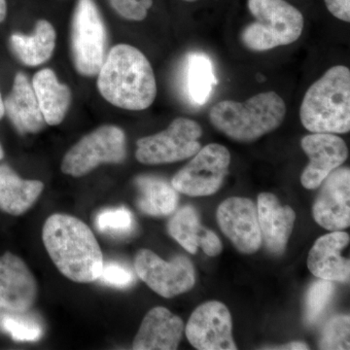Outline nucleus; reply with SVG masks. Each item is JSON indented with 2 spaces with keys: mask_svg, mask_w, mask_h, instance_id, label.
<instances>
[{
  "mask_svg": "<svg viewBox=\"0 0 350 350\" xmlns=\"http://www.w3.org/2000/svg\"><path fill=\"white\" fill-rule=\"evenodd\" d=\"M42 239L55 266L68 280L90 283L98 280L103 256L94 232L80 219L53 214L43 226Z\"/></svg>",
  "mask_w": 350,
  "mask_h": 350,
  "instance_id": "obj_1",
  "label": "nucleus"
},
{
  "mask_svg": "<svg viewBox=\"0 0 350 350\" xmlns=\"http://www.w3.org/2000/svg\"><path fill=\"white\" fill-rule=\"evenodd\" d=\"M98 88L108 103L133 111L151 107L157 96L150 63L137 48L126 44L108 52L98 72Z\"/></svg>",
  "mask_w": 350,
  "mask_h": 350,
  "instance_id": "obj_2",
  "label": "nucleus"
},
{
  "mask_svg": "<svg viewBox=\"0 0 350 350\" xmlns=\"http://www.w3.org/2000/svg\"><path fill=\"white\" fill-rule=\"evenodd\" d=\"M301 124L313 133L350 130V70L333 66L308 88L300 108Z\"/></svg>",
  "mask_w": 350,
  "mask_h": 350,
  "instance_id": "obj_3",
  "label": "nucleus"
},
{
  "mask_svg": "<svg viewBox=\"0 0 350 350\" xmlns=\"http://www.w3.org/2000/svg\"><path fill=\"white\" fill-rule=\"evenodd\" d=\"M286 105L275 92L258 94L244 103L223 100L209 119L214 128L239 142H252L276 130L284 121Z\"/></svg>",
  "mask_w": 350,
  "mask_h": 350,
  "instance_id": "obj_4",
  "label": "nucleus"
},
{
  "mask_svg": "<svg viewBox=\"0 0 350 350\" xmlns=\"http://www.w3.org/2000/svg\"><path fill=\"white\" fill-rule=\"evenodd\" d=\"M248 10L254 22L241 32L247 49L264 52L298 40L303 32V14L286 0H248Z\"/></svg>",
  "mask_w": 350,
  "mask_h": 350,
  "instance_id": "obj_5",
  "label": "nucleus"
},
{
  "mask_svg": "<svg viewBox=\"0 0 350 350\" xmlns=\"http://www.w3.org/2000/svg\"><path fill=\"white\" fill-rule=\"evenodd\" d=\"M107 32L94 0H78L71 25V53L77 72L98 75L107 57Z\"/></svg>",
  "mask_w": 350,
  "mask_h": 350,
  "instance_id": "obj_6",
  "label": "nucleus"
},
{
  "mask_svg": "<svg viewBox=\"0 0 350 350\" xmlns=\"http://www.w3.org/2000/svg\"><path fill=\"white\" fill-rule=\"evenodd\" d=\"M126 156V135L116 126H101L85 135L69 149L62 172L73 177L84 176L101 163H120Z\"/></svg>",
  "mask_w": 350,
  "mask_h": 350,
  "instance_id": "obj_7",
  "label": "nucleus"
},
{
  "mask_svg": "<svg viewBox=\"0 0 350 350\" xmlns=\"http://www.w3.org/2000/svg\"><path fill=\"white\" fill-rule=\"evenodd\" d=\"M202 130L194 120L177 118L167 130L137 140L135 153L138 162L161 165L186 160L200 149Z\"/></svg>",
  "mask_w": 350,
  "mask_h": 350,
  "instance_id": "obj_8",
  "label": "nucleus"
},
{
  "mask_svg": "<svg viewBox=\"0 0 350 350\" xmlns=\"http://www.w3.org/2000/svg\"><path fill=\"white\" fill-rule=\"evenodd\" d=\"M194 158L174 175L172 187L190 197H206L222 186L231 163V154L223 145L200 148Z\"/></svg>",
  "mask_w": 350,
  "mask_h": 350,
  "instance_id": "obj_9",
  "label": "nucleus"
},
{
  "mask_svg": "<svg viewBox=\"0 0 350 350\" xmlns=\"http://www.w3.org/2000/svg\"><path fill=\"white\" fill-rule=\"evenodd\" d=\"M135 269L140 280L163 298L186 293L196 282L194 266L182 255L167 262L153 251L142 250L135 256Z\"/></svg>",
  "mask_w": 350,
  "mask_h": 350,
  "instance_id": "obj_10",
  "label": "nucleus"
},
{
  "mask_svg": "<svg viewBox=\"0 0 350 350\" xmlns=\"http://www.w3.org/2000/svg\"><path fill=\"white\" fill-rule=\"evenodd\" d=\"M186 337L200 350H234L231 313L224 304L207 301L196 308L185 328Z\"/></svg>",
  "mask_w": 350,
  "mask_h": 350,
  "instance_id": "obj_11",
  "label": "nucleus"
},
{
  "mask_svg": "<svg viewBox=\"0 0 350 350\" xmlns=\"http://www.w3.org/2000/svg\"><path fill=\"white\" fill-rule=\"evenodd\" d=\"M219 227L226 237L244 254H253L262 243L257 206L246 198L232 197L218 207Z\"/></svg>",
  "mask_w": 350,
  "mask_h": 350,
  "instance_id": "obj_12",
  "label": "nucleus"
},
{
  "mask_svg": "<svg viewBox=\"0 0 350 350\" xmlns=\"http://www.w3.org/2000/svg\"><path fill=\"white\" fill-rule=\"evenodd\" d=\"M312 207L315 222L332 231L347 229L350 225V170L336 169L322 182Z\"/></svg>",
  "mask_w": 350,
  "mask_h": 350,
  "instance_id": "obj_13",
  "label": "nucleus"
},
{
  "mask_svg": "<svg viewBox=\"0 0 350 350\" xmlns=\"http://www.w3.org/2000/svg\"><path fill=\"white\" fill-rule=\"evenodd\" d=\"M301 148L310 159L301 176L304 187L314 190L324 179L347 161L349 157L345 140L334 133H313L301 142Z\"/></svg>",
  "mask_w": 350,
  "mask_h": 350,
  "instance_id": "obj_14",
  "label": "nucleus"
},
{
  "mask_svg": "<svg viewBox=\"0 0 350 350\" xmlns=\"http://www.w3.org/2000/svg\"><path fill=\"white\" fill-rule=\"evenodd\" d=\"M38 283L20 257L7 252L0 257V308L25 313L36 303Z\"/></svg>",
  "mask_w": 350,
  "mask_h": 350,
  "instance_id": "obj_15",
  "label": "nucleus"
},
{
  "mask_svg": "<svg viewBox=\"0 0 350 350\" xmlns=\"http://www.w3.org/2000/svg\"><path fill=\"white\" fill-rule=\"evenodd\" d=\"M349 243V234L340 231L330 232L317 239L308 257L310 273L321 280L349 282V260L340 255Z\"/></svg>",
  "mask_w": 350,
  "mask_h": 350,
  "instance_id": "obj_16",
  "label": "nucleus"
},
{
  "mask_svg": "<svg viewBox=\"0 0 350 350\" xmlns=\"http://www.w3.org/2000/svg\"><path fill=\"white\" fill-rule=\"evenodd\" d=\"M258 219L262 241L269 252L282 255L293 231L296 213L291 207L282 206L271 193L258 197Z\"/></svg>",
  "mask_w": 350,
  "mask_h": 350,
  "instance_id": "obj_17",
  "label": "nucleus"
},
{
  "mask_svg": "<svg viewBox=\"0 0 350 350\" xmlns=\"http://www.w3.org/2000/svg\"><path fill=\"white\" fill-rule=\"evenodd\" d=\"M184 323L180 317L163 306L152 308L145 315L133 349L135 350H174L180 344Z\"/></svg>",
  "mask_w": 350,
  "mask_h": 350,
  "instance_id": "obj_18",
  "label": "nucleus"
},
{
  "mask_svg": "<svg viewBox=\"0 0 350 350\" xmlns=\"http://www.w3.org/2000/svg\"><path fill=\"white\" fill-rule=\"evenodd\" d=\"M3 105L9 119L22 135L38 133L45 126L38 98L24 73L16 75L12 91L3 101Z\"/></svg>",
  "mask_w": 350,
  "mask_h": 350,
  "instance_id": "obj_19",
  "label": "nucleus"
},
{
  "mask_svg": "<svg viewBox=\"0 0 350 350\" xmlns=\"http://www.w3.org/2000/svg\"><path fill=\"white\" fill-rule=\"evenodd\" d=\"M167 230L170 236L191 254H196L198 247H202L211 257L217 256L222 251V243L217 234L200 225L194 207H182L170 219Z\"/></svg>",
  "mask_w": 350,
  "mask_h": 350,
  "instance_id": "obj_20",
  "label": "nucleus"
},
{
  "mask_svg": "<svg viewBox=\"0 0 350 350\" xmlns=\"http://www.w3.org/2000/svg\"><path fill=\"white\" fill-rule=\"evenodd\" d=\"M31 86L46 124L59 125L70 105L71 92L69 88L61 84L54 71L50 68L38 71L33 76Z\"/></svg>",
  "mask_w": 350,
  "mask_h": 350,
  "instance_id": "obj_21",
  "label": "nucleus"
},
{
  "mask_svg": "<svg viewBox=\"0 0 350 350\" xmlns=\"http://www.w3.org/2000/svg\"><path fill=\"white\" fill-rule=\"evenodd\" d=\"M42 182L27 180L6 165H0V209L11 215H22L38 200Z\"/></svg>",
  "mask_w": 350,
  "mask_h": 350,
  "instance_id": "obj_22",
  "label": "nucleus"
},
{
  "mask_svg": "<svg viewBox=\"0 0 350 350\" xmlns=\"http://www.w3.org/2000/svg\"><path fill=\"white\" fill-rule=\"evenodd\" d=\"M11 50L21 63L38 66L49 61L56 47V31L51 23L40 20L36 23L31 36L14 33L10 38Z\"/></svg>",
  "mask_w": 350,
  "mask_h": 350,
  "instance_id": "obj_23",
  "label": "nucleus"
},
{
  "mask_svg": "<svg viewBox=\"0 0 350 350\" xmlns=\"http://www.w3.org/2000/svg\"><path fill=\"white\" fill-rule=\"evenodd\" d=\"M137 206L140 211L151 216H167L174 213L178 204V194L172 184L156 176H138Z\"/></svg>",
  "mask_w": 350,
  "mask_h": 350,
  "instance_id": "obj_24",
  "label": "nucleus"
},
{
  "mask_svg": "<svg viewBox=\"0 0 350 350\" xmlns=\"http://www.w3.org/2000/svg\"><path fill=\"white\" fill-rule=\"evenodd\" d=\"M216 84L213 64L206 55L196 53L189 57L188 92L196 105L206 103L213 94Z\"/></svg>",
  "mask_w": 350,
  "mask_h": 350,
  "instance_id": "obj_25",
  "label": "nucleus"
},
{
  "mask_svg": "<svg viewBox=\"0 0 350 350\" xmlns=\"http://www.w3.org/2000/svg\"><path fill=\"white\" fill-rule=\"evenodd\" d=\"M98 231L111 236H128L133 230V214L126 207L107 209L101 211L96 218Z\"/></svg>",
  "mask_w": 350,
  "mask_h": 350,
  "instance_id": "obj_26",
  "label": "nucleus"
},
{
  "mask_svg": "<svg viewBox=\"0 0 350 350\" xmlns=\"http://www.w3.org/2000/svg\"><path fill=\"white\" fill-rule=\"evenodd\" d=\"M335 291L333 282L321 280L313 283L306 295L305 319L306 323L312 324L319 319L331 301Z\"/></svg>",
  "mask_w": 350,
  "mask_h": 350,
  "instance_id": "obj_27",
  "label": "nucleus"
},
{
  "mask_svg": "<svg viewBox=\"0 0 350 350\" xmlns=\"http://www.w3.org/2000/svg\"><path fill=\"white\" fill-rule=\"evenodd\" d=\"M349 317L338 315L324 327L320 349H349Z\"/></svg>",
  "mask_w": 350,
  "mask_h": 350,
  "instance_id": "obj_28",
  "label": "nucleus"
},
{
  "mask_svg": "<svg viewBox=\"0 0 350 350\" xmlns=\"http://www.w3.org/2000/svg\"><path fill=\"white\" fill-rule=\"evenodd\" d=\"M24 313H12L11 315H6L1 320V326L10 334L11 337L15 340L22 342H34L38 340L42 336V328L38 322L33 319H27Z\"/></svg>",
  "mask_w": 350,
  "mask_h": 350,
  "instance_id": "obj_29",
  "label": "nucleus"
},
{
  "mask_svg": "<svg viewBox=\"0 0 350 350\" xmlns=\"http://www.w3.org/2000/svg\"><path fill=\"white\" fill-rule=\"evenodd\" d=\"M109 3L124 19L139 22L146 18L153 0H109Z\"/></svg>",
  "mask_w": 350,
  "mask_h": 350,
  "instance_id": "obj_30",
  "label": "nucleus"
},
{
  "mask_svg": "<svg viewBox=\"0 0 350 350\" xmlns=\"http://www.w3.org/2000/svg\"><path fill=\"white\" fill-rule=\"evenodd\" d=\"M98 280L105 284L117 288H125L133 284L135 275L133 271L119 262H109L103 264Z\"/></svg>",
  "mask_w": 350,
  "mask_h": 350,
  "instance_id": "obj_31",
  "label": "nucleus"
},
{
  "mask_svg": "<svg viewBox=\"0 0 350 350\" xmlns=\"http://www.w3.org/2000/svg\"><path fill=\"white\" fill-rule=\"evenodd\" d=\"M329 12L340 21L350 22V0H324Z\"/></svg>",
  "mask_w": 350,
  "mask_h": 350,
  "instance_id": "obj_32",
  "label": "nucleus"
},
{
  "mask_svg": "<svg viewBox=\"0 0 350 350\" xmlns=\"http://www.w3.org/2000/svg\"><path fill=\"white\" fill-rule=\"evenodd\" d=\"M278 349H308V345L301 342H290L282 347H278Z\"/></svg>",
  "mask_w": 350,
  "mask_h": 350,
  "instance_id": "obj_33",
  "label": "nucleus"
},
{
  "mask_svg": "<svg viewBox=\"0 0 350 350\" xmlns=\"http://www.w3.org/2000/svg\"><path fill=\"white\" fill-rule=\"evenodd\" d=\"M7 15L6 0H0V23L5 20Z\"/></svg>",
  "mask_w": 350,
  "mask_h": 350,
  "instance_id": "obj_34",
  "label": "nucleus"
},
{
  "mask_svg": "<svg viewBox=\"0 0 350 350\" xmlns=\"http://www.w3.org/2000/svg\"><path fill=\"white\" fill-rule=\"evenodd\" d=\"M4 114H5V110H4L3 100H2L1 94H0V119L3 117Z\"/></svg>",
  "mask_w": 350,
  "mask_h": 350,
  "instance_id": "obj_35",
  "label": "nucleus"
},
{
  "mask_svg": "<svg viewBox=\"0 0 350 350\" xmlns=\"http://www.w3.org/2000/svg\"><path fill=\"white\" fill-rule=\"evenodd\" d=\"M4 157L3 149H2L1 145H0V160H2Z\"/></svg>",
  "mask_w": 350,
  "mask_h": 350,
  "instance_id": "obj_36",
  "label": "nucleus"
},
{
  "mask_svg": "<svg viewBox=\"0 0 350 350\" xmlns=\"http://www.w3.org/2000/svg\"><path fill=\"white\" fill-rule=\"evenodd\" d=\"M183 1H186V2H195V1H198V0H183Z\"/></svg>",
  "mask_w": 350,
  "mask_h": 350,
  "instance_id": "obj_37",
  "label": "nucleus"
}]
</instances>
